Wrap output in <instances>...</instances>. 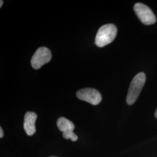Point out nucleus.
Returning a JSON list of instances; mask_svg holds the SVG:
<instances>
[{
	"label": "nucleus",
	"instance_id": "1",
	"mask_svg": "<svg viewBox=\"0 0 157 157\" xmlns=\"http://www.w3.org/2000/svg\"><path fill=\"white\" fill-rule=\"evenodd\" d=\"M117 34V28L113 24H107L98 29L95 39V44L98 47H103L112 43Z\"/></svg>",
	"mask_w": 157,
	"mask_h": 157
},
{
	"label": "nucleus",
	"instance_id": "2",
	"mask_svg": "<svg viewBox=\"0 0 157 157\" xmlns=\"http://www.w3.org/2000/svg\"><path fill=\"white\" fill-rule=\"evenodd\" d=\"M146 74L140 72L136 75L130 84L126 102L128 104L132 105L137 100L146 82Z\"/></svg>",
	"mask_w": 157,
	"mask_h": 157
},
{
	"label": "nucleus",
	"instance_id": "3",
	"mask_svg": "<svg viewBox=\"0 0 157 157\" xmlns=\"http://www.w3.org/2000/svg\"><path fill=\"white\" fill-rule=\"evenodd\" d=\"M134 11L140 20L146 25H150L156 22V17L151 9L142 3H136L134 6Z\"/></svg>",
	"mask_w": 157,
	"mask_h": 157
},
{
	"label": "nucleus",
	"instance_id": "4",
	"mask_svg": "<svg viewBox=\"0 0 157 157\" xmlns=\"http://www.w3.org/2000/svg\"><path fill=\"white\" fill-rule=\"evenodd\" d=\"M52 58L50 50L47 47H42L38 48L31 59L32 67L35 69H39L45 63L50 62Z\"/></svg>",
	"mask_w": 157,
	"mask_h": 157
},
{
	"label": "nucleus",
	"instance_id": "5",
	"mask_svg": "<svg viewBox=\"0 0 157 157\" xmlns=\"http://www.w3.org/2000/svg\"><path fill=\"white\" fill-rule=\"evenodd\" d=\"M76 96L78 99L94 105H98L102 100L100 93L93 88H86L78 90L76 93Z\"/></svg>",
	"mask_w": 157,
	"mask_h": 157
},
{
	"label": "nucleus",
	"instance_id": "6",
	"mask_svg": "<svg viewBox=\"0 0 157 157\" xmlns=\"http://www.w3.org/2000/svg\"><path fill=\"white\" fill-rule=\"evenodd\" d=\"M37 118L36 113L33 112H26L25 115L23 128L28 136H32L36 131L35 122Z\"/></svg>",
	"mask_w": 157,
	"mask_h": 157
},
{
	"label": "nucleus",
	"instance_id": "7",
	"mask_svg": "<svg viewBox=\"0 0 157 157\" xmlns=\"http://www.w3.org/2000/svg\"><path fill=\"white\" fill-rule=\"evenodd\" d=\"M56 124L58 129L63 133L71 131L73 132L75 129L74 124L67 118L63 117L59 118L58 119Z\"/></svg>",
	"mask_w": 157,
	"mask_h": 157
},
{
	"label": "nucleus",
	"instance_id": "8",
	"mask_svg": "<svg viewBox=\"0 0 157 157\" xmlns=\"http://www.w3.org/2000/svg\"><path fill=\"white\" fill-rule=\"evenodd\" d=\"M62 136L65 139H71L72 141H76L78 139L77 135H75L72 131L63 132L62 133Z\"/></svg>",
	"mask_w": 157,
	"mask_h": 157
},
{
	"label": "nucleus",
	"instance_id": "9",
	"mask_svg": "<svg viewBox=\"0 0 157 157\" xmlns=\"http://www.w3.org/2000/svg\"><path fill=\"white\" fill-rule=\"evenodd\" d=\"M4 136V132L3 130L2 129V128H0V138H2Z\"/></svg>",
	"mask_w": 157,
	"mask_h": 157
},
{
	"label": "nucleus",
	"instance_id": "10",
	"mask_svg": "<svg viewBox=\"0 0 157 157\" xmlns=\"http://www.w3.org/2000/svg\"><path fill=\"white\" fill-rule=\"evenodd\" d=\"M2 4H3V1L1 0V1H0V8L2 6Z\"/></svg>",
	"mask_w": 157,
	"mask_h": 157
},
{
	"label": "nucleus",
	"instance_id": "11",
	"mask_svg": "<svg viewBox=\"0 0 157 157\" xmlns=\"http://www.w3.org/2000/svg\"><path fill=\"white\" fill-rule=\"evenodd\" d=\"M155 117L157 118V108L156 111H155Z\"/></svg>",
	"mask_w": 157,
	"mask_h": 157
},
{
	"label": "nucleus",
	"instance_id": "12",
	"mask_svg": "<svg viewBox=\"0 0 157 157\" xmlns=\"http://www.w3.org/2000/svg\"></svg>",
	"mask_w": 157,
	"mask_h": 157
}]
</instances>
